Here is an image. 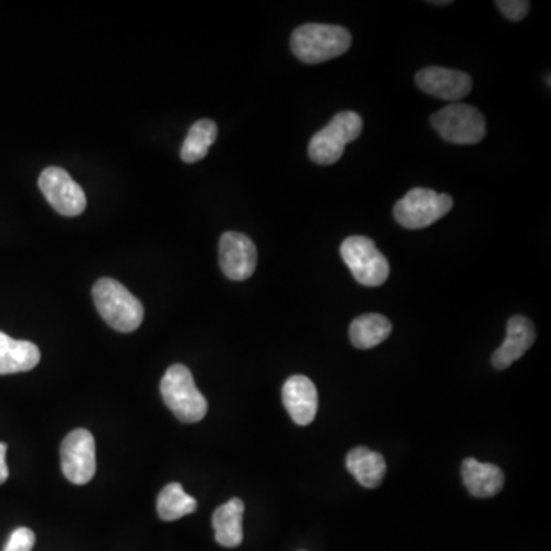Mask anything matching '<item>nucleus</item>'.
<instances>
[{"label": "nucleus", "mask_w": 551, "mask_h": 551, "mask_svg": "<svg viewBox=\"0 0 551 551\" xmlns=\"http://www.w3.org/2000/svg\"><path fill=\"white\" fill-rule=\"evenodd\" d=\"M351 42L353 37L346 28L305 23L291 34L290 46L300 62L317 65L345 54L351 48Z\"/></svg>", "instance_id": "1"}, {"label": "nucleus", "mask_w": 551, "mask_h": 551, "mask_svg": "<svg viewBox=\"0 0 551 551\" xmlns=\"http://www.w3.org/2000/svg\"><path fill=\"white\" fill-rule=\"evenodd\" d=\"M95 307L109 327L120 333H132L140 328L144 319V308L140 300L111 278L97 281L92 288Z\"/></svg>", "instance_id": "2"}, {"label": "nucleus", "mask_w": 551, "mask_h": 551, "mask_svg": "<svg viewBox=\"0 0 551 551\" xmlns=\"http://www.w3.org/2000/svg\"><path fill=\"white\" fill-rule=\"evenodd\" d=\"M160 389L164 403L178 420L198 423L206 417L209 405L206 397L196 388L192 372L187 366H170L161 380Z\"/></svg>", "instance_id": "3"}, {"label": "nucleus", "mask_w": 551, "mask_h": 551, "mask_svg": "<svg viewBox=\"0 0 551 551\" xmlns=\"http://www.w3.org/2000/svg\"><path fill=\"white\" fill-rule=\"evenodd\" d=\"M363 131V120L357 112L345 111L334 115L333 120L320 129L308 146L313 163L331 166L342 158L346 144L353 143Z\"/></svg>", "instance_id": "4"}, {"label": "nucleus", "mask_w": 551, "mask_h": 551, "mask_svg": "<svg viewBox=\"0 0 551 551\" xmlns=\"http://www.w3.org/2000/svg\"><path fill=\"white\" fill-rule=\"evenodd\" d=\"M452 207H454L452 196L417 187L409 190L395 204L394 218L405 229L421 230L435 224L438 219L444 218Z\"/></svg>", "instance_id": "5"}, {"label": "nucleus", "mask_w": 551, "mask_h": 551, "mask_svg": "<svg viewBox=\"0 0 551 551\" xmlns=\"http://www.w3.org/2000/svg\"><path fill=\"white\" fill-rule=\"evenodd\" d=\"M340 255L354 279L363 287H380L389 278V262L372 239L349 236L340 245Z\"/></svg>", "instance_id": "6"}, {"label": "nucleus", "mask_w": 551, "mask_h": 551, "mask_svg": "<svg viewBox=\"0 0 551 551\" xmlns=\"http://www.w3.org/2000/svg\"><path fill=\"white\" fill-rule=\"evenodd\" d=\"M432 126L452 144H477L486 137V118L475 106L455 103L435 112Z\"/></svg>", "instance_id": "7"}, {"label": "nucleus", "mask_w": 551, "mask_h": 551, "mask_svg": "<svg viewBox=\"0 0 551 551\" xmlns=\"http://www.w3.org/2000/svg\"><path fill=\"white\" fill-rule=\"evenodd\" d=\"M39 187L43 196L59 215L79 216L86 209V195L62 167L49 166L40 173Z\"/></svg>", "instance_id": "8"}, {"label": "nucleus", "mask_w": 551, "mask_h": 551, "mask_svg": "<svg viewBox=\"0 0 551 551\" xmlns=\"http://www.w3.org/2000/svg\"><path fill=\"white\" fill-rule=\"evenodd\" d=\"M63 475L72 484L83 486L94 478L97 470L95 440L86 429H75L65 437L60 449Z\"/></svg>", "instance_id": "9"}, {"label": "nucleus", "mask_w": 551, "mask_h": 551, "mask_svg": "<svg viewBox=\"0 0 551 551\" xmlns=\"http://www.w3.org/2000/svg\"><path fill=\"white\" fill-rule=\"evenodd\" d=\"M219 265L232 281H247L258 265L255 242L244 233L227 232L219 239Z\"/></svg>", "instance_id": "10"}, {"label": "nucleus", "mask_w": 551, "mask_h": 551, "mask_svg": "<svg viewBox=\"0 0 551 551\" xmlns=\"http://www.w3.org/2000/svg\"><path fill=\"white\" fill-rule=\"evenodd\" d=\"M415 82L426 94L449 102H458L461 98L467 97L473 88L472 77L469 74L441 66L421 69L415 75Z\"/></svg>", "instance_id": "11"}, {"label": "nucleus", "mask_w": 551, "mask_h": 551, "mask_svg": "<svg viewBox=\"0 0 551 551\" xmlns=\"http://www.w3.org/2000/svg\"><path fill=\"white\" fill-rule=\"evenodd\" d=\"M282 400L294 423L307 426L313 423L319 409L316 386L305 375H293L282 388Z\"/></svg>", "instance_id": "12"}, {"label": "nucleus", "mask_w": 551, "mask_h": 551, "mask_svg": "<svg viewBox=\"0 0 551 551\" xmlns=\"http://www.w3.org/2000/svg\"><path fill=\"white\" fill-rule=\"evenodd\" d=\"M535 340V325L527 317L513 316L507 322L506 340L493 354L492 365L496 369L509 368L532 348Z\"/></svg>", "instance_id": "13"}, {"label": "nucleus", "mask_w": 551, "mask_h": 551, "mask_svg": "<svg viewBox=\"0 0 551 551\" xmlns=\"http://www.w3.org/2000/svg\"><path fill=\"white\" fill-rule=\"evenodd\" d=\"M461 473L467 490L477 498H492L503 490L504 473L495 464L467 458L461 466Z\"/></svg>", "instance_id": "14"}, {"label": "nucleus", "mask_w": 551, "mask_h": 551, "mask_svg": "<svg viewBox=\"0 0 551 551\" xmlns=\"http://www.w3.org/2000/svg\"><path fill=\"white\" fill-rule=\"evenodd\" d=\"M39 362L40 349L36 343L11 339L0 331V375L31 371Z\"/></svg>", "instance_id": "15"}, {"label": "nucleus", "mask_w": 551, "mask_h": 551, "mask_svg": "<svg viewBox=\"0 0 551 551\" xmlns=\"http://www.w3.org/2000/svg\"><path fill=\"white\" fill-rule=\"evenodd\" d=\"M346 469L366 489H375L386 475V461L382 454L360 446L346 455Z\"/></svg>", "instance_id": "16"}, {"label": "nucleus", "mask_w": 551, "mask_h": 551, "mask_svg": "<svg viewBox=\"0 0 551 551\" xmlns=\"http://www.w3.org/2000/svg\"><path fill=\"white\" fill-rule=\"evenodd\" d=\"M244 510V503L241 499L233 498L229 503L218 507L213 513L212 524L215 529L216 542L222 547L235 548L242 544Z\"/></svg>", "instance_id": "17"}, {"label": "nucleus", "mask_w": 551, "mask_h": 551, "mask_svg": "<svg viewBox=\"0 0 551 551\" xmlns=\"http://www.w3.org/2000/svg\"><path fill=\"white\" fill-rule=\"evenodd\" d=\"M392 333V323L382 314H363L349 327V339L359 349H371L385 342Z\"/></svg>", "instance_id": "18"}, {"label": "nucleus", "mask_w": 551, "mask_h": 551, "mask_svg": "<svg viewBox=\"0 0 551 551\" xmlns=\"http://www.w3.org/2000/svg\"><path fill=\"white\" fill-rule=\"evenodd\" d=\"M216 137H218V126L215 121L207 118L196 121L181 147V160L187 164L203 160L209 154V149L215 143Z\"/></svg>", "instance_id": "19"}, {"label": "nucleus", "mask_w": 551, "mask_h": 551, "mask_svg": "<svg viewBox=\"0 0 551 551\" xmlns=\"http://www.w3.org/2000/svg\"><path fill=\"white\" fill-rule=\"evenodd\" d=\"M198 509V503L184 492L178 483L167 484L157 499L158 515L163 521H177L184 516L192 515Z\"/></svg>", "instance_id": "20"}, {"label": "nucleus", "mask_w": 551, "mask_h": 551, "mask_svg": "<svg viewBox=\"0 0 551 551\" xmlns=\"http://www.w3.org/2000/svg\"><path fill=\"white\" fill-rule=\"evenodd\" d=\"M36 544V535L27 527H19L11 533L4 551H31Z\"/></svg>", "instance_id": "21"}, {"label": "nucleus", "mask_w": 551, "mask_h": 551, "mask_svg": "<svg viewBox=\"0 0 551 551\" xmlns=\"http://www.w3.org/2000/svg\"><path fill=\"white\" fill-rule=\"evenodd\" d=\"M496 7L512 22H521L529 14L530 2L527 0H498Z\"/></svg>", "instance_id": "22"}, {"label": "nucleus", "mask_w": 551, "mask_h": 551, "mask_svg": "<svg viewBox=\"0 0 551 551\" xmlns=\"http://www.w3.org/2000/svg\"><path fill=\"white\" fill-rule=\"evenodd\" d=\"M7 449V444L0 443V486L8 480V475H10L7 466Z\"/></svg>", "instance_id": "23"}, {"label": "nucleus", "mask_w": 551, "mask_h": 551, "mask_svg": "<svg viewBox=\"0 0 551 551\" xmlns=\"http://www.w3.org/2000/svg\"><path fill=\"white\" fill-rule=\"evenodd\" d=\"M432 5H450V0H443V2H429Z\"/></svg>", "instance_id": "24"}]
</instances>
